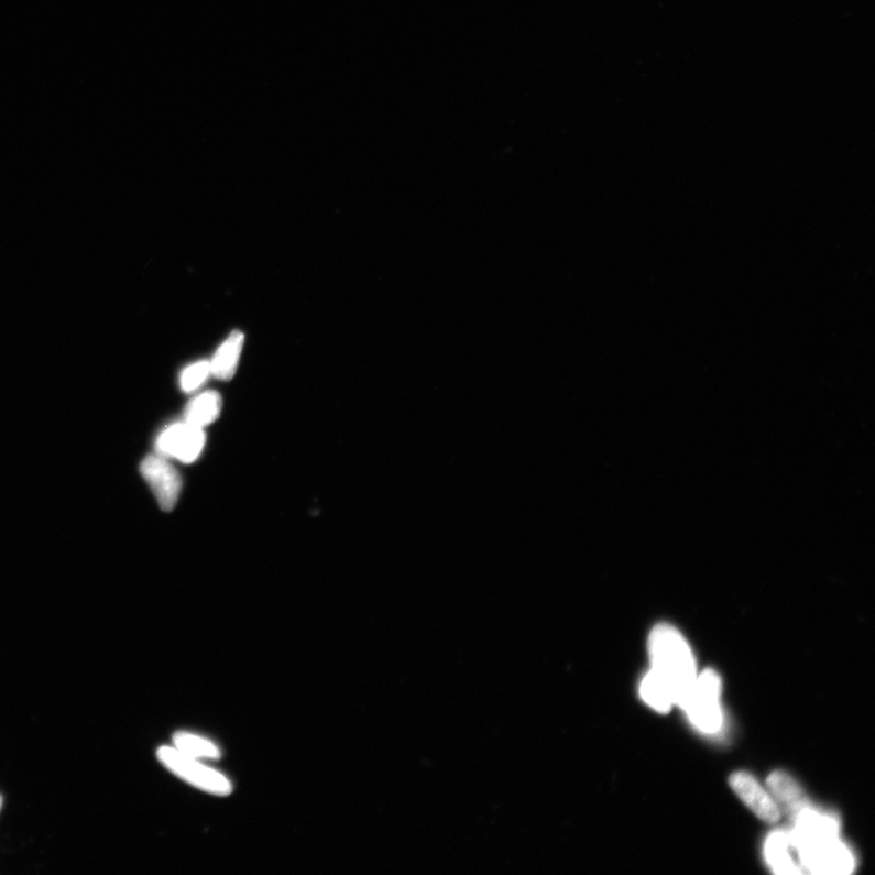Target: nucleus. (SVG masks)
Here are the masks:
<instances>
[{"instance_id": "obj_1", "label": "nucleus", "mask_w": 875, "mask_h": 875, "mask_svg": "<svg viewBox=\"0 0 875 875\" xmlns=\"http://www.w3.org/2000/svg\"><path fill=\"white\" fill-rule=\"evenodd\" d=\"M650 674L681 707L696 679V659L687 641L674 626L659 624L652 630L648 639Z\"/></svg>"}, {"instance_id": "obj_2", "label": "nucleus", "mask_w": 875, "mask_h": 875, "mask_svg": "<svg viewBox=\"0 0 875 875\" xmlns=\"http://www.w3.org/2000/svg\"><path fill=\"white\" fill-rule=\"evenodd\" d=\"M789 838L800 867L812 874L845 875L855 868L854 855L839 832L791 830Z\"/></svg>"}, {"instance_id": "obj_3", "label": "nucleus", "mask_w": 875, "mask_h": 875, "mask_svg": "<svg viewBox=\"0 0 875 875\" xmlns=\"http://www.w3.org/2000/svg\"><path fill=\"white\" fill-rule=\"evenodd\" d=\"M720 697V676L714 670H706L697 676L681 708L699 731L717 733L723 722Z\"/></svg>"}, {"instance_id": "obj_4", "label": "nucleus", "mask_w": 875, "mask_h": 875, "mask_svg": "<svg viewBox=\"0 0 875 875\" xmlns=\"http://www.w3.org/2000/svg\"><path fill=\"white\" fill-rule=\"evenodd\" d=\"M160 763L173 775L190 786L219 797H227L232 791L229 779L190 756H186L174 746H161L157 751Z\"/></svg>"}, {"instance_id": "obj_5", "label": "nucleus", "mask_w": 875, "mask_h": 875, "mask_svg": "<svg viewBox=\"0 0 875 875\" xmlns=\"http://www.w3.org/2000/svg\"><path fill=\"white\" fill-rule=\"evenodd\" d=\"M140 472L150 485L163 511H172L182 492V478L177 470L161 455H150L140 464Z\"/></svg>"}, {"instance_id": "obj_6", "label": "nucleus", "mask_w": 875, "mask_h": 875, "mask_svg": "<svg viewBox=\"0 0 875 875\" xmlns=\"http://www.w3.org/2000/svg\"><path fill=\"white\" fill-rule=\"evenodd\" d=\"M205 442L204 428L184 423L163 430L156 446L161 457L192 463L200 457Z\"/></svg>"}, {"instance_id": "obj_7", "label": "nucleus", "mask_w": 875, "mask_h": 875, "mask_svg": "<svg viewBox=\"0 0 875 875\" xmlns=\"http://www.w3.org/2000/svg\"><path fill=\"white\" fill-rule=\"evenodd\" d=\"M730 785L741 800L758 819L766 823H777L781 812L775 799L750 774L737 773L731 776Z\"/></svg>"}, {"instance_id": "obj_8", "label": "nucleus", "mask_w": 875, "mask_h": 875, "mask_svg": "<svg viewBox=\"0 0 875 875\" xmlns=\"http://www.w3.org/2000/svg\"><path fill=\"white\" fill-rule=\"evenodd\" d=\"M767 785L779 810H784L790 819L811 803L797 781L785 773H774Z\"/></svg>"}, {"instance_id": "obj_9", "label": "nucleus", "mask_w": 875, "mask_h": 875, "mask_svg": "<svg viewBox=\"0 0 875 875\" xmlns=\"http://www.w3.org/2000/svg\"><path fill=\"white\" fill-rule=\"evenodd\" d=\"M792 846L789 833L775 832L769 835L765 844V857L768 866L776 874H800L801 867L792 858Z\"/></svg>"}, {"instance_id": "obj_10", "label": "nucleus", "mask_w": 875, "mask_h": 875, "mask_svg": "<svg viewBox=\"0 0 875 875\" xmlns=\"http://www.w3.org/2000/svg\"><path fill=\"white\" fill-rule=\"evenodd\" d=\"M244 336L240 331H233L221 344L211 361L212 375L219 380H230L236 375L239 360L242 352Z\"/></svg>"}, {"instance_id": "obj_11", "label": "nucleus", "mask_w": 875, "mask_h": 875, "mask_svg": "<svg viewBox=\"0 0 875 875\" xmlns=\"http://www.w3.org/2000/svg\"><path fill=\"white\" fill-rule=\"evenodd\" d=\"M221 406V396L217 392H206L193 400L185 411V423L198 428L211 425L218 418Z\"/></svg>"}, {"instance_id": "obj_12", "label": "nucleus", "mask_w": 875, "mask_h": 875, "mask_svg": "<svg viewBox=\"0 0 875 875\" xmlns=\"http://www.w3.org/2000/svg\"><path fill=\"white\" fill-rule=\"evenodd\" d=\"M174 748L193 758H209L217 761L220 757L218 746L204 737L188 732H177L173 736Z\"/></svg>"}, {"instance_id": "obj_13", "label": "nucleus", "mask_w": 875, "mask_h": 875, "mask_svg": "<svg viewBox=\"0 0 875 875\" xmlns=\"http://www.w3.org/2000/svg\"><path fill=\"white\" fill-rule=\"evenodd\" d=\"M639 694L645 703L659 711V713H668L672 706H675L667 688L658 682L650 672L642 680Z\"/></svg>"}, {"instance_id": "obj_14", "label": "nucleus", "mask_w": 875, "mask_h": 875, "mask_svg": "<svg viewBox=\"0 0 875 875\" xmlns=\"http://www.w3.org/2000/svg\"><path fill=\"white\" fill-rule=\"evenodd\" d=\"M209 375H212L209 361H198L182 372L181 386L184 392H194L203 386Z\"/></svg>"}, {"instance_id": "obj_15", "label": "nucleus", "mask_w": 875, "mask_h": 875, "mask_svg": "<svg viewBox=\"0 0 875 875\" xmlns=\"http://www.w3.org/2000/svg\"><path fill=\"white\" fill-rule=\"evenodd\" d=\"M2 807H3V797L0 796V810H2Z\"/></svg>"}]
</instances>
